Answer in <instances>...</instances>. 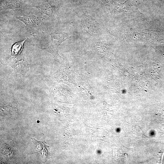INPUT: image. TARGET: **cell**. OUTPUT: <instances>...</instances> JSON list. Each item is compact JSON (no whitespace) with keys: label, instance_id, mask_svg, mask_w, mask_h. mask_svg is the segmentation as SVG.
Masks as SVG:
<instances>
[{"label":"cell","instance_id":"2","mask_svg":"<svg viewBox=\"0 0 164 164\" xmlns=\"http://www.w3.org/2000/svg\"><path fill=\"white\" fill-rule=\"evenodd\" d=\"M16 17L24 23L30 30L37 29L41 24L38 18L33 15L17 16Z\"/></svg>","mask_w":164,"mask_h":164},{"label":"cell","instance_id":"3","mask_svg":"<svg viewBox=\"0 0 164 164\" xmlns=\"http://www.w3.org/2000/svg\"><path fill=\"white\" fill-rule=\"evenodd\" d=\"M26 39L23 41L16 43L13 46L12 52L13 55H17L20 53L22 49L24 43Z\"/></svg>","mask_w":164,"mask_h":164},{"label":"cell","instance_id":"1","mask_svg":"<svg viewBox=\"0 0 164 164\" xmlns=\"http://www.w3.org/2000/svg\"><path fill=\"white\" fill-rule=\"evenodd\" d=\"M50 35L51 38L50 43L49 46L43 49L51 53L53 55L57 53L58 47L62 42L72 37L70 34L63 32L52 33Z\"/></svg>","mask_w":164,"mask_h":164}]
</instances>
